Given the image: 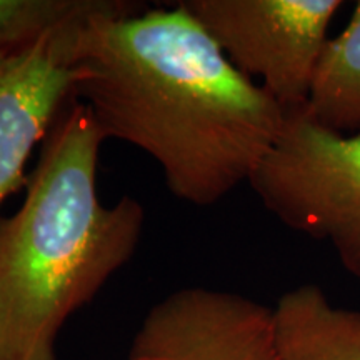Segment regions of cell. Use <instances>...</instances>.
Listing matches in <instances>:
<instances>
[{
  "label": "cell",
  "instance_id": "obj_1",
  "mask_svg": "<svg viewBox=\"0 0 360 360\" xmlns=\"http://www.w3.org/2000/svg\"><path fill=\"white\" fill-rule=\"evenodd\" d=\"M74 98L105 141L150 155L169 191L197 207L249 182L287 115L180 2L89 25L74 57Z\"/></svg>",
  "mask_w": 360,
  "mask_h": 360
},
{
  "label": "cell",
  "instance_id": "obj_2",
  "mask_svg": "<svg viewBox=\"0 0 360 360\" xmlns=\"http://www.w3.org/2000/svg\"><path fill=\"white\" fill-rule=\"evenodd\" d=\"M103 142L72 97L40 146L24 202L0 219V360H57L69 319L137 250L143 205L130 195L98 199Z\"/></svg>",
  "mask_w": 360,
  "mask_h": 360
},
{
  "label": "cell",
  "instance_id": "obj_3",
  "mask_svg": "<svg viewBox=\"0 0 360 360\" xmlns=\"http://www.w3.org/2000/svg\"><path fill=\"white\" fill-rule=\"evenodd\" d=\"M249 184L274 217L327 242L360 282V134L332 132L289 110Z\"/></svg>",
  "mask_w": 360,
  "mask_h": 360
},
{
  "label": "cell",
  "instance_id": "obj_4",
  "mask_svg": "<svg viewBox=\"0 0 360 360\" xmlns=\"http://www.w3.org/2000/svg\"><path fill=\"white\" fill-rule=\"evenodd\" d=\"M229 62L289 110L302 109L342 0H184Z\"/></svg>",
  "mask_w": 360,
  "mask_h": 360
},
{
  "label": "cell",
  "instance_id": "obj_5",
  "mask_svg": "<svg viewBox=\"0 0 360 360\" xmlns=\"http://www.w3.org/2000/svg\"><path fill=\"white\" fill-rule=\"evenodd\" d=\"M129 360H277L272 309L233 292L184 287L148 310Z\"/></svg>",
  "mask_w": 360,
  "mask_h": 360
},
{
  "label": "cell",
  "instance_id": "obj_6",
  "mask_svg": "<svg viewBox=\"0 0 360 360\" xmlns=\"http://www.w3.org/2000/svg\"><path fill=\"white\" fill-rule=\"evenodd\" d=\"M87 27H65L24 47L0 49V205L25 186L27 162L74 97V57Z\"/></svg>",
  "mask_w": 360,
  "mask_h": 360
},
{
  "label": "cell",
  "instance_id": "obj_7",
  "mask_svg": "<svg viewBox=\"0 0 360 360\" xmlns=\"http://www.w3.org/2000/svg\"><path fill=\"white\" fill-rule=\"evenodd\" d=\"M272 317L277 360H360V310L337 307L319 285L287 290Z\"/></svg>",
  "mask_w": 360,
  "mask_h": 360
},
{
  "label": "cell",
  "instance_id": "obj_8",
  "mask_svg": "<svg viewBox=\"0 0 360 360\" xmlns=\"http://www.w3.org/2000/svg\"><path fill=\"white\" fill-rule=\"evenodd\" d=\"M300 110L332 132L360 134V0L345 29L328 39Z\"/></svg>",
  "mask_w": 360,
  "mask_h": 360
},
{
  "label": "cell",
  "instance_id": "obj_9",
  "mask_svg": "<svg viewBox=\"0 0 360 360\" xmlns=\"http://www.w3.org/2000/svg\"><path fill=\"white\" fill-rule=\"evenodd\" d=\"M146 8L129 0H0V49L24 47L65 27L134 15Z\"/></svg>",
  "mask_w": 360,
  "mask_h": 360
}]
</instances>
